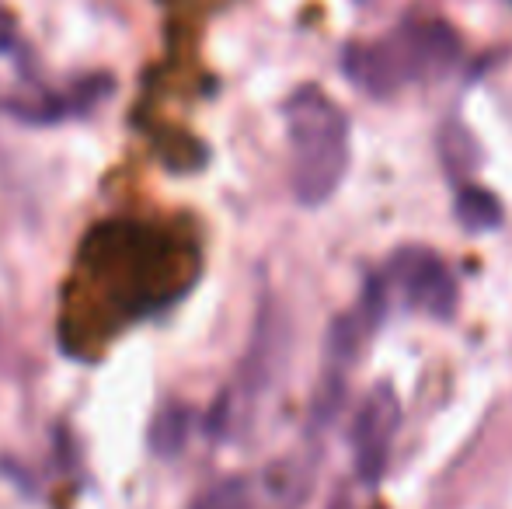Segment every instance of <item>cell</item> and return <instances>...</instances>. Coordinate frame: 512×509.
I'll list each match as a JSON object with an SVG mask.
<instances>
[{"label": "cell", "instance_id": "obj_1", "mask_svg": "<svg viewBox=\"0 0 512 509\" xmlns=\"http://www.w3.org/2000/svg\"><path fill=\"white\" fill-rule=\"evenodd\" d=\"M286 136L293 196L304 206H324L349 171V119L324 91L307 84L286 102Z\"/></svg>", "mask_w": 512, "mask_h": 509}, {"label": "cell", "instance_id": "obj_2", "mask_svg": "<svg viewBox=\"0 0 512 509\" xmlns=\"http://www.w3.org/2000/svg\"><path fill=\"white\" fill-rule=\"evenodd\" d=\"M457 56V39L443 25H405L391 39L373 46L345 49V70L359 88L373 95H391L408 81L439 74Z\"/></svg>", "mask_w": 512, "mask_h": 509}, {"label": "cell", "instance_id": "obj_3", "mask_svg": "<svg viewBox=\"0 0 512 509\" xmlns=\"http://www.w3.org/2000/svg\"><path fill=\"white\" fill-rule=\"evenodd\" d=\"M387 276L398 286V293L405 297L411 311H422L429 318H450L453 307H457L453 272L429 248H401L391 258V272Z\"/></svg>", "mask_w": 512, "mask_h": 509}, {"label": "cell", "instance_id": "obj_4", "mask_svg": "<svg viewBox=\"0 0 512 509\" xmlns=\"http://www.w3.org/2000/svg\"><path fill=\"white\" fill-rule=\"evenodd\" d=\"M401 422V401L391 384L370 387L352 419V450H356V471L363 482H377L387 468L394 433Z\"/></svg>", "mask_w": 512, "mask_h": 509}, {"label": "cell", "instance_id": "obj_5", "mask_svg": "<svg viewBox=\"0 0 512 509\" xmlns=\"http://www.w3.org/2000/svg\"><path fill=\"white\" fill-rule=\"evenodd\" d=\"M457 217L467 231H492L502 224V206L492 192L485 189H464L457 199Z\"/></svg>", "mask_w": 512, "mask_h": 509}, {"label": "cell", "instance_id": "obj_6", "mask_svg": "<svg viewBox=\"0 0 512 509\" xmlns=\"http://www.w3.org/2000/svg\"><path fill=\"white\" fill-rule=\"evenodd\" d=\"M189 436V412L185 408H168L154 422V450L157 454H178Z\"/></svg>", "mask_w": 512, "mask_h": 509}, {"label": "cell", "instance_id": "obj_7", "mask_svg": "<svg viewBox=\"0 0 512 509\" xmlns=\"http://www.w3.org/2000/svg\"><path fill=\"white\" fill-rule=\"evenodd\" d=\"M192 509H251V489L241 478L220 482L216 489H209Z\"/></svg>", "mask_w": 512, "mask_h": 509}]
</instances>
